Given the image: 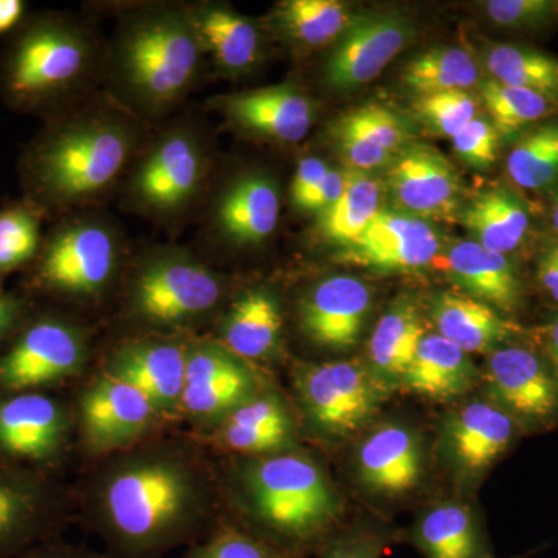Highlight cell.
<instances>
[{
	"label": "cell",
	"instance_id": "6da1fadb",
	"mask_svg": "<svg viewBox=\"0 0 558 558\" xmlns=\"http://www.w3.org/2000/svg\"><path fill=\"white\" fill-rule=\"evenodd\" d=\"M199 470L172 451H142L106 473L97 523L112 558H163L196 537L207 517Z\"/></svg>",
	"mask_w": 558,
	"mask_h": 558
},
{
	"label": "cell",
	"instance_id": "7a4b0ae2",
	"mask_svg": "<svg viewBox=\"0 0 558 558\" xmlns=\"http://www.w3.org/2000/svg\"><path fill=\"white\" fill-rule=\"evenodd\" d=\"M244 483L256 519L288 546L306 545L339 515L336 492L307 457L259 459L247 469Z\"/></svg>",
	"mask_w": 558,
	"mask_h": 558
},
{
	"label": "cell",
	"instance_id": "3957f363",
	"mask_svg": "<svg viewBox=\"0 0 558 558\" xmlns=\"http://www.w3.org/2000/svg\"><path fill=\"white\" fill-rule=\"evenodd\" d=\"M130 135L117 124H78L40 146L33 159V178L53 199H83L113 182L130 157Z\"/></svg>",
	"mask_w": 558,
	"mask_h": 558
},
{
	"label": "cell",
	"instance_id": "277c9868",
	"mask_svg": "<svg viewBox=\"0 0 558 558\" xmlns=\"http://www.w3.org/2000/svg\"><path fill=\"white\" fill-rule=\"evenodd\" d=\"M202 44L190 20L157 14L138 22L124 39L121 64L140 97L154 105L175 100L196 75Z\"/></svg>",
	"mask_w": 558,
	"mask_h": 558
},
{
	"label": "cell",
	"instance_id": "5b68a950",
	"mask_svg": "<svg viewBox=\"0 0 558 558\" xmlns=\"http://www.w3.org/2000/svg\"><path fill=\"white\" fill-rule=\"evenodd\" d=\"M296 388L312 425L330 438H349L365 428L389 392L359 360L301 366Z\"/></svg>",
	"mask_w": 558,
	"mask_h": 558
},
{
	"label": "cell",
	"instance_id": "8992f818",
	"mask_svg": "<svg viewBox=\"0 0 558 558\" xmlns=\"http://www.w3.org/2000/svg\"><path fill=\"white\" fill-rule=\"evenodd\" d=\"M68 497L49 472L0 453V558H14L58 538Z\"/></svg>",
	"mask_w": 558,
	"mask_h": 558
},
{
	"label": "cell",
	"instance_id": "52a82bcc",
	"mask_svg": "<svg viewBox=\"0 0 558 558\" xmlns=\"http://www.w3.org/2000/svg\"><path fill=\"white\" fill-rule=\"evenodd\" d=\"M486 380L490 400L508 411L520 429L558 424V380L527 330L523 339L488 354Z\"/></svg>",
	"mask_w": 558,
	"mask_h": 558
},
{
	"label": "cell",
	"instance_id": "ba28073f",
	"mask_svg": "<svg viewBox=\"0 0 558 558\" xmlns=\"http://www.w3.org/2000/svg\"><path fill=\"white\" fill-rule=\"evenodd\" d=\"M83 359L78 330L60 319H38L0 354V395L49 388L78 373Z\"/></svg>",
	"mask_w": 558,
	"mask_h": 558
},
{
	"label": "cell",
	"instance_id": "9c48e42d",
	"mask_svg": "<svg viewBox=\"0 0 558 558\" xmlns=\"http://www.w3.org/2000/svg\"><path fill=\"white\" fill-rule=\"evenodd\" d=\"M86 61V44L76 33L57 24L35 25L11 50L7 92L17 101H38L72 83Z\"/></svg>",
	"mask_w": 558,
	"mask_h": 558
},
{
	"label": "cell",
	"instance_id": "30bf717a",
	"mask_svg": "<svg viewBox=\"0 0 558 558\" xmlns=\"http://www.w3.org/2000/svg\"><path fill=\"white\" fill-rule=\"evenodd\" d=\"M440 252V238L428 220L381 208L362 236L336 253L337 263L381 274L425 269Z\"/></svg>",
	"mask_w": 558,
	"mask_h": 558
},
{
	"label": "cell",
	"instance_id": "8fae6325",
	"mask_svg": "<svg viewBox=\"0 0 558 558\" xmlns=\"http://www.w3.org/2000/svg\"><path fill=\"white\" fill-rule=\"evenodd\" d=\"M220 295L219 278L201 264L161 259L140 274L134 306L150 323L175 326L215 310Z\"/></svg>",
	"mask_w": 558,
	"mask_h": 558
},
{
	"label": "cell",
	"instance_id": "7c38bea8",
	"mask_svg": "<svg viewBox=\"0 0 558 558\" xmlns=\"http://www.w3.org/2000/svg\"><path fill=\"white\" fill-rule=\"evenodd\" d=\"M69 428L68 410L44 389L0 395V453L5 457L47 470L64 454Z\"/></svg>",
	"mask_w": 558,
	"mask_h": 558
},
{
	"label": "cell",
	"instance_id": "4fadbf2b",
	"mask_svg": "<svg viewBox=\"0 0 558 558\" xmlns=\"http://www.w3.org/2000/svg\"><path fill=\"white\" fill-rule=\"evenodd\" d=\"M413 33L409 17L396 11L357 16L330 54L326 80L333 89L365 86L398 57Z\"/></svg>",
	"mask_w": 558,
	"mask_h": 558
},
{
	"label": "cell",
	"instance_id": "5bb4252c",
	"mask_svg": "<svg viewBox=\"0 0 558 558\" xmlns=\"http://www.w3.org/2000/svg\"><path fill=\"white\" fill-rule=\"evenodd\" d=\"M116 241L100 226H75L51 240L40 260L46 288L70 295L100 292L116 269Z\"/></svg>",
	"mask_w": 558,
	"mask_h": 558
},
{
	"label": "cell",
	"instance_id": "9a60e30c",
	"mask_svg": "<svg viewBox=\"0 0 558 558\" xmlns=\"http://www.w3.org/2000/svg\"><path fill=\"white\" fill-rule=\"evenodd\" d=\"M387 183L400 211L418 219H446L457 209V168L432 146H405L388 165Z\"/></svg>",
	"mask_w": 558,
	"mask_h": 558
},
{
	"label": "cell",
	"instance_id": "2e32d148",
	"mask_svg": "<svg viewBox=\"0 0 558 558\" xmlns=\"http://www.w3.org/2000/svg\"><path fill=\"white\" fill-rule=\"evenodd\" d=\"M520 432L519 424L494 400H475L447 416L444 451L458 473L476 478L510 449Z\"/></svg>",
	"mask_w": 558,
	"mask_h": 558
},
{
	"label": "cell",
	"instance_id": "e0dca14e",
	"mask_svg": "<svg viewBox=\"0 0 558 558\" xmlns=\"http://www.w3.org/2000/svg\"><path fill=\"white\" fill-rule=\"evenodd\" d=\"M255 396V376L229 349L216 344L189 349L182 409L191 416L227 417Z\"/></svg>",
	"mask_w": 558,
	"mask_h": 558
},
{
	"label": "cell",
	"instance_id": "ac0fdd59",
	"mask_svg": "<svg viewBox=\"0 0 558 558\" xmlns=\"http://www.w3.org/2000/svg\"><path fill=\"white\" fill-rule=\"evenodd\" d=\"M373 306V292L362 279L333 275L322 279L300 306L301 329L323 348L355 347Z\"/></svg>",
	"mask_w": 558,
	"mask_h": 558
},
{
	"label": "cell",
	"instance_id": "d6986e66",
	"mask_svg": "<svg viewBox=\"0 0 558 558\" xmlns=\"http://www.w3.org/2000/svg\"><path fill=\"white\" fill-rule=\"evenodd\" d=\"M159 416L148 399L112 376L92 385L80 400L81 427L97 450H116L142 438Z\"/></svg>",
	"mask_w": 558,
	"mask_h": 558
},
{
	"label": "cell",
	"instance_id": "ffe728a7",
	"mask_svg": "<svg viewBox=\"0 0 558 558\" xmlns=\"http://www.w3.org/2000/svg\"><path fill=\"white\" fill-rule=\"evenodd\" d=\"M360 481L376 494H409L424 475V449L413 429L396 422L371 432L357 451Z\"/></svg>",
	"mask_w": 558,
	"mask_h": 558
},
{
	"label": "cell",
	"instance_id": "44dd1931",
	"mask_svg": "<svg viewBox=\"0 0 558 558\" xmlns=\"http://www.w3.org/2000/svg\"><path fill=\"white\" fill-rule=\"evenodd\" d=\"M189 349L182 344H131L110 360L108 376L138 389L157 414H171L182 407Z\"/></svg>",
	"mask_w": 558,
	"mask_h": 558
},
{
	"label": "cell",
	"instance_id": "7402d4cb",
	"mask_svg": "<svg viewBox=\"0 0 558 558\" xmlns=\"http://www.w3.org/2000/svg\"><path fill=\"white\" fill-rule=\"evenodd\" d=\"M220 108L245 131L282 143L300 142L314 123V105L293 84L230 95Z\"/></svg>",
	"mask_w": 558,
	"mask_h": 558
},
{
	"label": "cell",
	"instance_id": "603a6c76",
	"mask_svg": "<svg viewBox=\"0 0 558 558\" xmlns=\"http://www.w3.org/2000/svg\"><path fill=\"white\" fill-rule=\"evenodd\" d=\"M429 317L439 336L465 354H490L526 336V329L515 319L461 292L438 293L433 299Z\"/></svg>",
	"mask_w": 558,
	"mask_h": 558
},
{
	"label": "cell",
	"instance_id": "cb8c5ba5",
	"mask_svg": "<svg viewBox=\"0 0 558 558\" xmlns=\"http://www.w3.org/2000/svg\"><path fill=\"white\" fill-rule=\"evenodd\" d=\"M204 174V157L189 135L174 134L157 146L134 179V191L146 207L171 211L194 196Z\"/></svg>",
	"mask_w": 558,
	"mask_h": 558
},
{
	"label": "cell",
	"instance_id": "d4e9b609",
	"mask_svg": "<svg viewBox=\"0 0 558 558\" xmlns=\"http://www.w3.org/2000/svg\"><path fill=\"white\" fill-rule=\"evenodd\" d=\"M446 269L465 295L508 317L523 306V281L509 256L490 252L475 241H459L447 253Z\"/></svg>",
	"mask_w": 558,
	"mask_h": 558
},
{
	"label": "cell",
	"instance_id": "484cf974",
	"mask_svg": "<svg viewBox=\"0 0 558 558\" xmlns=\"http://www.w3.org/2000/svg\"><path fill=\"white\" fill-rule=\"evenodd\" d=\"M478 371L469 354L439 333H427L418 344L399 388L429 400H451L472 388Z\"/></svg>",
	"mask_w": 558,
	"mask_h": 558
},
{
	"label": "cell",
	"instance_id": "4316f807",
	"mask_svg": "<svg viewBox=\"0 0 558 558\" xmlns=\"http://www.w3.org/2000/svg\"><path fill=\"white\" fill-rule=\"evenodd\" d=\"M425 336L421 312L407 296L381 315L369 339L368 366L389 391L399 387Z\"/></svg>",
	"mask_w": 558,
	"mask_h": 558
},
{
	"label": "cell",
	"instance_id": "83f0119b",
	"mask_svg": "<svg viewBox=\"0 0 558 558\" xmlns=\"http://www.w3.org/2000/svg\"><path fill=\"white\" fill-rule=\"evenodd\" d=\"M279 219L277 186L264 175H245L223 194L218 207L219 229L236 244L267 240Z\"/></svg>",
	"mask_w": 558,
	"mask_h": 558
},
{
	"label": "cell",
	"instance_id": "f1b7e54d",
	"mask_svg": "<svg viewBox=\"0 0 558 558\" xmlns=\"http://www.w3.org/2000/svg\"><path fill=\"white\" fill-rule=\"evenodd\" d=\"M475 242L490 252L509 256L526 241L531 216L526 205L508 189L481 191L461 215Z\"/></svg>",
	"mask_w": 558,
	"mask_h": 558
},
{
	"label": "cell",
	"instance_id": "f546056e",
	"mask_svg": "<svg viewBox=\"0 0 558 558\" xmlns=\"http://www.w3.org/2000/svg\"><path fill=\"white\" fill-rule=\"evenodd\" d=\"M293 424L277 396H255L231 411L219 429L226 449L244 454H263L284 449L292 440Z\"/></svg>",
	"mask_w": 558,
	"mask_h": 558
},
{
	"label": "cell",
	"instance_id": "4dcf8cb0",
	"mask_svg": "<svg viewBox=\"0 0 558 558\" xmlns=\"http://www.w3.org/2000/svg\"><path fill=\"white\" fill-rule=\"evenodd\" d=\"M282 330L281 307L266 289L245 292L223 323L226 349L240 359L260 360L274 354Z\"/></svg>",
	"mask_w": 558,
	"mask_h": 558
},
{
	"label": "cell",
	"instance_id": "1f68e13d",
	"mask_svg": "<svg viewBox=\"0 0 558 558\" xmlns=\"http://www.w3.org/2000/svg\"><path fill=\"white\" fill-rule=\"evenodd\" d=\"M413 539L427 558H494L472 510L459 502H446L424 513Z\"/></svg>",
	"mask_w": 558,
	"mask_h": 558
},
{
	"label": "cell",
	"instance_id": "d6a6232c",
	"mask_svg": "<svg viewBox=\"0 0 558 558\" xmlns=\"http://www.w3.org/2000/svg\"><path fill=\"white\" fill-rule=\"evenodd\" d=\"M190 21L202 46L211 51L219 68L226 72H244L258 61V28L236 11L227 7H207Z\"/></svg>",
	"mask_w": 558,
	"mask_h": 558
},
{
	"label": "cell",
	"instance_id": "836d02e7",
	"mask_svg": "<svg viewBox=\"0 0 558 558\" xmlns=\"http://www.w3.org/2000/svg\"><path fill=\"white\" fill-rule=\"evenodd\" d=\"M381 186L369 172L344 170L340 199L318 216V231L326 241L347 247L362 236L380 211Z\"/></svg>",
	"mask_w": 558,
	"mask_h": 558
},
{
	"label": "cell",
	"instance_id": "e575fe53",
	"mask_svg": "<svg viewBox=\"0 0 558 558\" xmlns=\"http://www.w3.org/2000/svg\"><path fill=\"white\" fill-rule=\"evenodd\" d=\"M400 78L416 98L469 92L480 83V68L475 58L461 47H433L407 62Z\"/></svg>",
	"mask_w": 558,
	"mask_h": 558
},
{
	"label": "cell",
	"instance_id": "d590c367",
	"mask_svg": "<svg viewBox=\"0 0 558 558\" xmlns=\"http://www.w3.org/2000/svg\"><path fill=\"white\" fill-rule=\"evenodd\" d=\"M275 20L282 35L307 47L340 40L357 16L340 0H288L277 7Z\"/></svg>",
	"mask_w": 558,
	"mask_h": 558
},
{
	"label": "cell",
	"instance_id": "8d00e7d4",
	"mask_svg": "<svg viewBox=\"0 0 558 558\" xmlns=\"http://www.w3.org/2000/svg\"><path fill=\"white\" fill-rule=\"evenodd\" d=\"M490 78L506 86L537 92L558 105V58L531 47L497 44L486 53Z\"/></svg>",
	"mask_w": 558,
	"mask_h": 558
},
{
	"label": "cell",
	"instance_id": "74e56055",
	"mask_svg": "<svg viewBox=\"0 0 558 558\" xmlns=\"http://www.w3.org/2000/svg\"><path fill=\"white\" fill-rule=\"evenodd\" d=\"M480 98L499 137H513L558 112V105L537 92L506 86L488 78L480 84Z\"/></svg>",
	"mask_w": 558,
	"mask_h": 558
},
{
	"label": "cell",
	"instance_id": "f35d334b",
	"mask_svg": "<svg viewBox=\"0 0 558 558\" xmlns=\"http://www.w3.org/2000/svg\"><path fill=\"white\" fill-rule=\"evenodd\" d=\"M506 170L520 190L542 191L558 180V123L524 132L510 149Z\"/></svg>",
	"mask_w": 558,
	"mask_h": 558
},
{
	"label": "cell",
	"instance_id": "ab89813d",
	"mask_svg": "<svg viewBox=\"0 0 558 558\" xmlns=\"http://www.w3.org/2000/svg\"><path fill=\"white\" fill-rule=\"evenodd\" d=\"M330 134L348 135L376 148L398 156L409 146L410 130L395 110L379 102H366L343 113L333 121Z\"/></svg>",
	"mask_w": 558,
	"mask_h": 558
},
{
	"label": "cell",
	"instance_id": "60d3db41",
	"mask_svg": "<svg viewBox=\"0 0 558 558\" xmlns=\"http://www.w3.org/2000/svg\"><path fill=\"white\" fill-rule=\"evenodd\" d=\"M478 98L470 92L457 90L417 97L413 110L433 134L453 138L478 117Z\"/></svg>",
	"mask_w": 558,
	"mask_h": 558
},
{
	"label": "cell",
	"instance_id": "b9f144b4",
	"mask_svg": "<svg viewBox=\"0 0 558 558\" xmlns=\"http://www.w3.org/2000/svg\"><path fill=\"white\" fill-rule=\"evenodd\" d=\"M39 245L38 220L25 208L0 213V274L17 269L35 256Z\"/></svg>",
	"mask_w": 558,
	"mask_h": 558
},
{
	"label": "cell",
	"instance_id": "7bdbcfd3",
	"mask_svg": "<svg viewBox=\"0 0 558 558\" xmlns=\"http://www.w3.org/2000/svg\"><path fill=\"white\" fill-rule=\"evenodd\" d=\"M183 558H295L289 549L236 527H222Z\"/></svg>",
	"mask_w": 558,
	"mask_h": 558
},
{
	"label": "cell",
	"instance_id": "ee69618b",
	"mask_svg": "<svg viewBox=\"0 0 558 558\" xmlns=\"http://www.w3.org/2000/svg\"><path fill=\"white\" fill-rule=\"evenodd\" d=\"M488 20L510 31H539L549 25L557 11L550 0H490L484 3Z\"/></svg>",
	"mask_w": 558,
	"mask_h": 558
},
{
	"label": "cell",
	"instance_id": "f6af8a7d",
	"mask_svg": "<svg viewBox=\"0 0 558 558\" xmlns=\"http://www.w3.org/2000/svg\"><path fill=\"white\" fill-rule=\"evenodd\" d=\"M499 134L488 119L476 117L451 138L454 153L469 167L487 170L498 159Z\"/></svg>",
	"mask_w": 558,
	"mask_h": 558
},
{
	"label": "cell",
	"instance_id": "bcb514c9",
	"mask_svg": "<svg viewBox=\"0 0 558 558\" xmlns=\"http://www.w3.org/2000/svg\"><path fill=\"white\" fill-rule=\"evenodd\" d=\"M328 171V165L317 159V157H306V159L300 161L295 175H293L292 186H290V197H292V204L296 208L301 211L310 209V205Z\"/></svg>",
	"mask_w": 558,
	"mask_h": 558
},
{
	"label": "cell",
	"instance_id": "7dc6e473",
	"mask_svg": "<svg viewBox=\"0 0 558 558\" xmlns=\"http://www.w3.org/2000/svg\"><path fill=\"white\" fill-rule=\"evenodd\" d=\"M385 537L373 531H357L344 535L323 550L319 558H381Z\"/></svg>",
	"mask_w": 558,
	"mask_h": 558
},
{
	"label": "cell",
	"instance_id": "c3c4849f",
	"mask_svg": "<svg viewBox=\"0 0 558 558\" xmlns=\"http://www.w3.org/2000/svg\"><path fill=\"white\" fill-rule=\"evenodd\" d=\"M537 284L550 306L558 311V242L543 248L537 260Z\"/></svg>",
	"mask_w": 558,
	"mask_h": 558
},
{
	"label": "cell",
	"instance_id": "681fc988",
	"mask_svg": "<svg viewBox=\"0 0 558 558\" xmlns=\"http://www.w3.org/2000/svg\"><path fill=\"white\" fill-rule=\"evenodd\" d=\"M527 337L548 360L550 368L558 380V315L527 330Z\"/></svg>",
	"mask_w": 558,
	"mask_h": 558
},
{
	"label": "cell",
	"instance_id": "f907efd6",
	"mask_svg": "<svg viewBox=\"0 0 558 558\" xmlns=\"http://www.w3.org/2000/svg\"><path fill=\"white\" fill-rule=\"evenodd\" d=\"M344 186V171L332 170L329 168L328 174L323 179L322 186L315 194L314 201L310 205L307 213L322 216L328 211L337 201L340 199Z\"/></svg>",
	"mask_w": 558,
	"mask_h": 558
},
{
	"label": "cell",
	"instance_id": "816d5d0a",
	"mask_svg": "<svg viewBox=\"0 0 558 558\" xmlns=\"http://www.w3.org/2000/svg\"><path fill=\"white\" fill-rule=\"evenodd\" d=\"M14 558H105L100 554L94 553L80 546L68 545L60 538L50 539V542L40 543L35 548L25 550Z\"/></svg>",
	"mask_w": 558,
	"mask_h": 558
},
{
	"label": "cell",
	"instance_id": "f5cc1de1",
	"mask_svg": "<svg viewBox=\"0 0 558 558\" xmlns=\"http://www.w3.org/2000/svg\"><path fill=\"white\" fill-rule=\"evenodd\" d=\"M24 317V304L14 296L0 293V341L20 328Z\"/></svg>",
	"mask_w": 558,
	"mask_h": 558
},
{
	"label": "cell",
	"instance_id": "db71d44e",
	"mask_svg": "<svg viewBox=\"0 0 558 558\" xmlns=\"http://www.w3.org/2000/svg\"><path fill=\"white\" fill-rule=\"evenodd\" d=\"M24 10L21 0H0V35L11 31L21 21Z\"/></svg>",
	"mask_w": 558,
	"mask_h": 558
},
{
	"label": "cell",
	"instance_id": "11a10c76",
	"mask_svg": "<svg viewBox=\"0 0 558 558\" xmlns=\"http://www.w3.org/2000/svg\"><path fill=\"white\" fill-rule=\"evenodd\" d=\"M550 205H553V207H550V222H553V229L558 236V189L556 193H554L553 204Z\"/></svg>",
	"mask_w": 558,
	"mask_h": 558
},
{
	"label": "cell",
	"instance_id": "9f6ffc18",
	"mask_svg": "<svg viewBox=\"0 0 558 558\" xmlns=\"http://www.w3.org/2000/svg\"><path fill=\"white\" fill-rule=\"evenodd\" d=\"M557 11H558V3H557Z\"/></svg>",
	"mask_w": 558,
	"mask_h": 558
}]
</instances>
